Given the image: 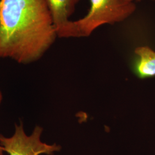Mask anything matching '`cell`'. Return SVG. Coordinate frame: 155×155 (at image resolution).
Listing matches in <instances>:
<instances>
[{"label": "cell", "mask_w": 155, "mask_h": 155, "mask_svg": "<svg viewBox=\"0 0 155 155\" xmlns=\"http://www.w3.org/2000/svg\"><path fill=\"white\" fill-rule=\"evenodd\" d=\"M57 37L45 0H0V58L32 63Z\"/></svg>", "instance_id": "obj_1"}, {"label": "cell", "mask_w": 155, "mask_h": 155, "mask_svg": "<svg viewBox=\"0 0 155 155\" xmlns=\"http://www.w3.org/2000/svg\"><path fill=\"white\" fill-rule=\"evenodd\" d=\"M90 8L83 18L71 21L65 38L88 37L100 26L126 20L136 11L134 3L127 0H90Z\"/></svg>", "instance_id": "obj_2"}, {"label": "cell", "mask_w": 155, "mask_h": 155, "mask_svg": "<svg viewBox=\"0 0 155 155\" xmlns=\"http://www.w3.org/2000/svg\"><path fill=\"white\" fill-rule=\"evenodd\" d=\"M43 129L39 125L34 127L30 134H27L22 122L17 124L14 133L6 137L0 134V145L8 155H52L61 150L56 144L45 143L41 140Z\"/></svg>", "instance_id": "obj_3"}, {"label": "cell", "mask_w": 155, "mask_h": 155, "mask_svg": "<svg viewBox=\"0 0 155 155\" xmlns=\"http://www.w3.org/2000/svg\"><path fill=\"white\" fill-rule=\"evenodd\" d=\"M48 6L58 37L64 38L71 20L69 18L75 11L81 0H45Z\"/></svg>", "instance_id": "obj_4"}, {"label": "cell", "mask_w": 155, "mask_h": 155, "mask_svg": "<svg viewBox=\"0 0 155 155\" xmlns=\"http://www.w3.org/2000/svg\"><path fill=\"white\" fill-rule=\"evenodd\" d=\"M134 53L137 57L135 72L140 78L155 76V51L148 46L137 47Z\"/></svg>", "instance_id": "obj_5"}, {"label": "cell", "mask_w": 155, "mask_h": 155, "mask_svg": "<svg viewBox=\"0 0 155 155\" xmlns=\"http://www.w3.org/2000/svg\"><path fill=\"white\" fill-rule=\"evenodd\" d=\"M4 150L2 149V147L1 146V145H0V155H5L4 154Z\"/></svg>", "instance_id": "obj_6"}, {"label": "cell", "mask_w": 155, "mask_h": 155, "mask_svg": "<svg viewBox=\"0 0 155 155\" xmlns=\"http://www.w3.org/2000/svg\"><path fill=\"white\" fill-rule=\"evenodd\" d=\"M2 99H3V96H2V93L0 90V105L2 103Z\"/></svg>", "instance_id": "obj_7"}, {"label": "cell", "mask_w": 155, "mask_h": 155, "mask_svg": "<svg viewBox=\"0 0 155 155\" xmlns=\"http://www.w3.org/2000/svg\"><path fill=\"white\" fill-rule=\"evenodd\" d=\"M127 1H132V2H133L134 0H127Z\"/></svg>", "instance_id": "obj_8"}]
</instances>
